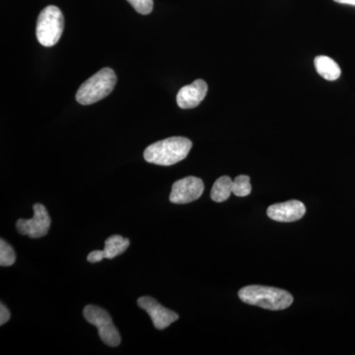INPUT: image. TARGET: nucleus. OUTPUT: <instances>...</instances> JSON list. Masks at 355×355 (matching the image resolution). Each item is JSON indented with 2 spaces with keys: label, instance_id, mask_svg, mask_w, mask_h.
<instances>
[{
  "label": "nucleus",
  "instance_id": "ddd939ff",
  "mask_svg": "<svg viewBox=\"0 0 355 355\" xmlns=\"http://www.w3.org/2000/svg\"><path fill=\"white\" fill-rule=\"evenodd\" d=\"M231 193H233L232 179L228 176H222L214 184L210 197L214 202H223L228 200Z\"/></svg>",
  "mask_w": 355,
  "mask_h": 355
},
{
  "label": "nucleus",
  "instance_id": "a211bd4d",
  "mask_svg": "<svg viewBox=\"0 0 355 355\" xmlns=\"http://www.w3.org/2000/svg\"><path fill=\"white\" fill-rule=\"evenodd\" d=\"M10 319V312L7 309L6 306L1 303L0 305V324L3 326Z\"/></svg>",
  "mask_w": 355,
  "mask_h": 355
},
{
  "label": "nucleus",
  "instance_id": "20e7f679",
  "mask_svg": "<svg viewBox=\"0 0 355 355\" xmlns=\"http://www.w3.org/2000/svg\"><path fill=\"white\" fill-rule=\"evenodd\" d=\"M64 19L57 6H46L40 13L37 22L36 35L42 46L50 48L60 41L64 32Z\"/></svg>",
  "mask_w": 355,
  "mask_h": 355
},
{
  "label": "nucleus",
  "instance_id": "6e6552de",
  "mask_svg": "<svg viewBox=\"0 0 355 355\" xmlns=\"http://www.w3.org/2000/svg\"><path fill=\"white\" fill-rule=\"evenodd\" d=\"M137 305L150 316L154 327L157 330H165L170 324L179 319V315L174 311L163 307L156 299L150 296H142L137 300Z\"/></svg>",
  "mask_w": 355,
  "mask_h": 355
},
{
  "label": "nucleus",
  "instance_id": "0eeeda50",
  "mask_svg": "<svg viewBox=\"0 0 355 355\" xmlns=\"http://www.w3.org/2000/svg\"><path fill=\"white\" fill-rule=\"evenodd\" d=\"M205 184L200 178L186 177L175 182L170 193V202L176 205H184L195 202L202 197Z\"/></svg>",
  "mask_w": 355,
  "mask_h": 355
},
{
  "label": "nucleus",
  "instance_id": "6ab92c4d",
  "mask_svg": "<svg viewBox=\"0 0 355 355\" xmlns=\"http://www.w3.org/2000/svg\"><path fill=\"white\" fill-rule=\"evenodd\" d=\"M334 1L338 2V3L349 4V6H355V0H334Z\"/></svg>",
  "mask_w": 355,
  "mask_h": 355
},
{
  "label": "nucleus",
  "instance_id": "9d476101",
  "mask_svg": "<svg viewBox=\"0 0 355 355\" xmlns=\"http://www.w3.org/2000/svg\"><path fill=\"white\" fill-rule=\"evenodd\" d=\"M207 89V84L202 79H197L190 85L184 86L178 92V106L184 110L196 108L205 99Z\"/></svg>",
  "mask_w": 355,
  "mask_h": 355
},
{
  "label": "nucleus",
  "instance_id": "7ed1b4c3",
  "mask_svg": "<svg viewBox=\"0 0 355 355\" xmlns=\"http://www.w3.org/2000/svg\"><path fill=\"white\" fill-rule=\"evenodd\" d=\"M116 83V76L114 70L105 67L79 87L76 93L77 102L84 106L94 104L111 94Z\"/></svg>",
  "mask_w": 355,
  "mask_h": 355
},
{
  "label": "nucleus",
  "instance_id": "9b49d317",
  "mask_svg": "<svg viewBox=\"0 0 355 355\" xmlns=\"http://www.w3.org/2000/svg\"><path fill=\"white\" fill-rule=\"evenodd\" d=\"M315 69L318 74L329 81H335L338 79L342 73L338 64H336L333 58L326 57V55H319L314 60Z\"/></svg>",
  "mask_w": 355,
  "mask_h": 355
},
{
  "label": "nucleus",
  "instance_id": "1a4fd4ad",
  "mask_svg": "<svg viewBox=\"0 0 355 355\" xmlns=\"http://www.w3.org/2000/svg\"><path fill=\"white\" fill-rule=\"evenodd\" d=\"M306 214L304 203L300 200H292L288 202L275 203L266 210L270 219L279 222H294L302 218Z\"/></svg>",
  "mask_w": 355,
  "mask_h": 355
},
{
  "label": "nucleus",
  "instance_id": "dca6fc26",
  "mask_svg": "<svg viewBox=\"0 0 355 355\" xmlns=\"http://www.w3.org/2000/svg\"><path fill=\"white\" fill-rule=\"evenodd\" d=\"M135 10L142 15L151 13L153 9V0H128Z\"/></svg>",
  "mask_w": 355,
  "mask_h": 355
},
{
  "label": "nucleus",
  "instance_id": "f257e3e1",
  "mask_svg": "<svg viewBox=\"0 0 355 355\" xmlns=\"http://www.w3.org/2000/svg\"><path fill=\"white\" fill-rule=\"evenodd\" d=\"M191 146L193 142L186 137H169L147 147L144 156L146 162L151 164L172 166L184 160L190 153Z\"/></svg>",
  "mask_w": 355,
  "mask_h": 355
},
{
  "label": "nucleus",
  "instance_id": "423d86ee",
  "mask_svg": "<svg viewBox=\"0 0 355 355\" xmlns=\"http://www.w3.org/2000/svg\"><path fill=\"white\" fill-rule=\"evenodd\" d=\"M34 217L31 219H18L16 228L21 235H26L32 239H38L48 234L51 228V219L48 210L41 203L33 205Z\"/></svg>",
  "mask_w": 355,
  "mask_h": 355
},
{
  "label": "nucleus",
  "instance_id": "4468645a",
  "mask_svg": "<svg viewBox=\"0 0 355 355\" xmlns=\"http://www.w3.org/2000/svg\"><path fill=\"white\" fill-rule=\"evenodd\" d=\"M252 187L250 177L247 175H240L233 181V193L237 197H247L251 193Z\"/></svg>",
  "mask_w": 355,
  "mask_h": 355
},
{
  "label": "nucleus",
  "instance_id": "f8f14e48",
  "mask_svg": "<svg viewBox=\"0 0 355 355\" xmlns=\"http://www.w3.org/2000/svg\"><path fill=\"white\" fill-rule=\"evenodd\" d=\"M130 242L128 238L121 237L120 235H113L105 241V248L103 250L105 259L113 260L119 254L127 251L130 247Z\"/></svg>",
  "mask_w": 355,
  "mask_h": 355
},
{
  "label": "nucleus",
  "instance_id": "f3484780",
  "mask_svg": "<svg viewBox=\"0 0 355 355\" xmlns=\"http://www.w3.org/2000/svg\"><path fill=\"white\" fill-rule=\"evenodd\" d=\"M103 259H105L104 253H103V251H99V250L91 252L87 257V261L91 263H99Z\"/></svg>",
  "mask_w": 355,
  "mask_h": 355
},
{
  "label": "nucleus",
  "instance_id": "2eb2a0df",
  "mask_svg": "<svg viewBox=\"0 0 355 355\" xmlns=\"http://www.w3.org/2000/svg\"><path fill=\"white\" fill-rule=\"evenodd\" d=\"M16 261V254L13 248L3 239L0 240V266H10Z\"/></svg>",
  "mask_w": 355,
  "mask_h": 355
},
{
  "label": "nucleus",
  "instance_id": "39448f33",
  "mask_svg": "<svg viewBox=\"0 0 355 355\" xmlns=\"http://www.w3.org/2000/svg\"><path fill=\"white\" fill-rule=\"evenodd\" d=\"M86 321L98 329L100 338L105 345L116 347L121 343V335L114 327L112 318L106 310L95 305H87L83 310Z\"/></svg>",
  "mask_w": 355,
  "mask_h": 355
},
{
  "label": "nucleus",
  "instance_id": "f03ea898",
  "mask_svg": "<svg viewBox=\"0 0 355 355\" xmlns=\"http://www.w3.org/2000/svg\"><path fill=\"white\" fill-rule=\"evenodd\" d=\"M238 295L246 304L268 310H284L293 303V296L289 292L277 287L245 286L240 289Z\"/></svg>",
  "mask_w": 355,
  "mask_h": 355
}]
</instances>
